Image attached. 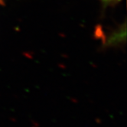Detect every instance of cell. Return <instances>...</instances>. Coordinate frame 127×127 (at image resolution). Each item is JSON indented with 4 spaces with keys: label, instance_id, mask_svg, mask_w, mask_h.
Wrapping results in <instances>:
<instances>
[{
    "label": "cell",
    "instance_id": "6da1fadb",
    "mask_svg": "<svg viewBox=\"0 0 127 127\" xmlns=\"http://www.w3.org/2000/svg\"><path fill=\"white\" fill-rule=\"evenodd\" d=\"M103 1H105V2H114L116 0H103Z\"/></svg>",
    "mask_w": 127,
    "mask_h": 127
}]
</instances>
